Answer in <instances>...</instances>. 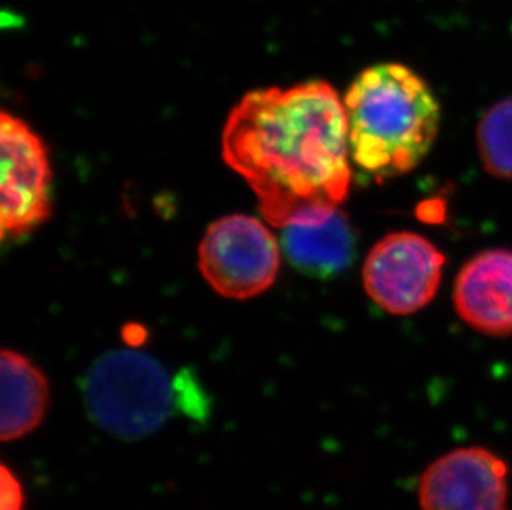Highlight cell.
Instances as JSON below:
<instances>
[{
	"label": "cell",
	"mask_w": 512,
	"mask_h": 510,
	"mask_svg": "<svg viewBox=\"0 0 512 510\" xmlns=\"http://www.w3.org/2000/svg\"><path fill=\"white\" fill-rule=\"evenodd\" d=\"M223 156L269 224L320 221L352 184L345 105L325 82L254 90L226 121Z\"/></svg>",
	"instance_id": "1"
},
{
	"label": "cell",
	"mask_w": 512,
	"mask_h": 510,
	"mask_svg": "<svg viewBox=\"0 0 512 510\" xmlns=\"http://www.w3.org/2000/svg\"><path fill=\"white\" fill-rule=\"evenodd\" d=\"M343 105L352 161L378 181L418 168L440 131L435 93L401 63L363 70L345 93Z\"/></svg>",
	"instance_id": "2"
},
{
	"label": "cell",
	"mask_w": 512,
	"mask_h": 510,
	"mask_svg": "<svg viewBox=\"0 0 512 510\" xmlns=\"http://www.w3.org/2000/svg\"><path fill=\"white\" fill-rule=\"evenodd\" d=\"M174 383L165 366L138 350H112L83 378V400L98 428L115 438L143 439L170 418Z\"/></svg>",
	"instance_id": "3"
},
{
	"label": "cell",
	"mask_w": 512,
	"mask_h": 510,
	"mask_svg": "<svg viewBox=\"0 0 512 510\" xmlns=\"http://www.w3.org/2000/svg\"><path fill=\"white\" fill-rule=\"evenodd\" d=\"M281 251L276 237L256 217L231 214L209 226L199 244V270L214 292L247 300L276 282Z\"/></svg>",
	"instance_id": "4"
},
{
	"label": "cell",
	"mask_w": 512,
	"mask_h": 510,
	"mask_svg": "<svg viewBox=\"0 0 512 510\" xmlns=\"http://www.w3.org/2000/svg\"><path fill=\"white\" fill-rule=\"evenodd\" d=\"M2 241L34 231L52 216V168L44 141L19 116L0 115Z\"/></svg>",
	"instance_id": "5"
},
{
	"label": "cell",
	"mask_w": 512,
	"mask_h": 510,
	"mask_svg": "<svg viewBox=\"0 0 512 510\" xmlns=\"http://www.w3.org/2000/svg\"><path fill=\"white\" fill-rule=\"evenodd\" d=\"M445 255L415 232H393L373 246L363 264L368 297L392 315H411L435 299Z\"/></svg>",
	"instance_id": "6"
},
{
	"label": "cell",
	"mask_w": 512,
	"mask_h": 510,
	"mask_svg": "<svg viewBox=\"0 0 512 510\" xmlns=\"http://www.w3.org/2000/svg\"><path fill=\"white\" fill-rule=\"evenodd\" d=\"M418 502L421 510H511L508 461L481 446L453 449L426 467Z\"/></svg>",
	"instance_id": "7"
},
{
	"label": "cell",
	"mask_w": 512,
	"mask_h": 510,
	"mask_svg": "<svg viewBox=\"0 0 512 510\" xmlns=\"http://www.w3.org/2000/svg\"><path fill=\"white\" fill-rule=\"evenodd\" d=\"M456 312L476 332L512 335V252L491 249L474 255L455 282Z\"/></svg>",
	"instance_id": "8"
},
{
	"label": "cell",
	"mask_w": 512,
	"mask_h": 510,
	"mask_svg": "<svg viewBox=\"0 0 512 510\" xmlns=\"http://www.w3.org/2000/svg\"><path fill=\"white\" fill-rule=\"evenodd\" d=\"M355 232L348 217L335 209L320 221L284 227L282 246L290 264L302 274L330 279L352 264Z\"/></svg>",
	"instance_id": "9"
},
{
	"label": "cell",
	"mask_w": 512,
	"mask_h": 510,
	"mask_svg": "<svg viewBox=\"0 0 512 510\" xmlns=\"http://www.w3.org/2000/svg\"><path fill=\"white\" fill-rule=\"evenodd\" d=\"M0 380V439L12 443L44 423L50 405V381L34 361L10 348L2 350Z\"/></svg>",
	"instance_id": "10"
},
{
	"label": "cell",
	"mask_w": 512,
	"mask_h": 510,
	"mask_svg": "<svg viewBox=\"0 0 512 510\" xmlns=\"http://www.w3.org/2000/svg\"><path fill=\"white\" fill-rule=\"evenodd\" d=\"M478 150L489 174L512 179V98L491 106L481 118Z\"/></svg>",
	"instance_id": "11"
},
{
	"label": "cell",
	"mask_w": 512,
	"mask_h": 510,
	"mask_svg": "<svg viewBox=\"0 0 512 510\" xmlns=\"http://www.w3.org/2000/svg\"><path fill=\"white\" fill-rule=\"evenodd\" d=\"M0 510H25L24 486L5 462L0 466Z\"/></svg>",
	"instance_id": "12"
}]
</instances>
